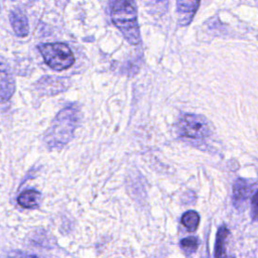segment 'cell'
<instances>
[{
    "mask_svg": "<svg viewBox=\"0 0 258 258\" xmlns=\"http://www.w3.org/2000/svg\"><path fill=\"white\" fill-rule=\"evenodd\" d=\"M79 121L77 106H70L55 116L50 127L44 135V141L48 148L55 149L64 146L73 138Z\"/></svg>",
    "mask_w": 258,
    "mask_h": 258,
    "instance_id": "1",
    "label": "cell"
},
{
    "mask_svg": "<svg viewBox=\"0 0 258 258\" xmlns=\"http://www.w3.org/2000/svg\"><path fill=\"white\" fill-rule=\"evenodd\" d=\"M110 14L114 25L129 43H140V32L134 0H110Z\"/></svg>",
    "mask_w": 258,
    "mask_h": 258,
    "instance_id": "2",
    "label": "cell"
},
{
    "mask_svg": "<svg viewBox=\"0 0 258 258\" xmlns=\"http://www.w3.org/2000/svg\"><path fill=\"white\" fill-rule=\"evenodd\" d=\"M38 50L46 64L54 71L67 70L75 62L74 53L66 43H42L38 45Z\"/></svg>",
    "mask_w": 258,
    "mask_h": 258,
    "instance_id": "3",
    "label": "cell"
},
{
    "mask_svg": "<svg viewBox=\"0 0 258 258\" xmlns=\"http://www.w3.org/2000/svg\"><path fill=\"white\" fill-rule=\"evenodd\" d=\"M179 136L189 139H205L210 136L209 121L202 115L185 113L181 115L177 123Z\"/></svg>",
    "mask_w": 258,
    "mask_h": 258,
    "instance_id": "4",
    "label": "cell"
},
{
    "mask_svg": "<svg viewBox=\"0 0 258 258\" xmlns=\"http://www.w3.org/2000/svg\"><path fill=\"white\" fill-rule=\"evenodd\" d=\"M70 87V80L58 77H43L36 85V90L40 95L55 96Z\"/></svg>",
    "mask_w": 258,
    "mask_h": 258,
    "instance_id": "5",
    "label": "cell"
},
{
    "mask_svg": "<svg viewBox=\"0 0 258 258\" xmlns=\"http://www.w3.org/2000/svg\"><path fill=\"white\" fill-rule=\"evenodd\" d=\"M15 90V83L9 66L0 57V103L8 101Z\"/></svg>",
    "mask_w": 258,
    "mask_h": 258,
    "instance_id": "6",
    "label": "cell"
},
{
    "mask_svg": "<svg viewBox=\"0 0 258 258\" xmlns=\"http://www.w3.org/2000/svg\"><path fill=\"white\" fill-rule=\"evenodd\" d=\"M201 0H176L177 20L179 25H187L196 14Z\"/></svg>",
    "mask_w": 258,
    "mask_h": 258,
    "instance_id": "7",
    "label": "cell"
},
{
    "mask_svg": "<svg viewBox=\"0 0 258 258\" xmlns=\"http://www.w3.org/2000/svg\"><path fill=\"white\" fill-rule=\"evenodd\" d=\"M10 22L17 36L24 37L28 34V21L25 14L20 10H14L10 13Z\"/></svg>",
    "mask_w": 258,
    "mask_h": 258,
    "instance_id": "8",
    "label": "cell"
},
{
    "mask_svg": "<svg viewBox=\"0 0 258 258\" xmlns=\"http://www.w3.org/2000/svg\"><path fill=\"white\" fill-rule=\"evenodd\" d=\"M40 195L38 191L34 189H27L22 191L17 199L18 204L25 209H33L36 208L39 204Z\"/></svg>",
    "mask_w": 258,
    "mask_h": 258,
    "instance_id": "9",
    "label": "cell"
},
{
    "mask_svg": "<svg viewBox=\"0 0 258 258\" xmlns=\"http://www.w3.org/2000/svg\"><path fill=\"white\" fill-rule=\"evenodd\" d=\"M181 224L189 232H194L200 224V216L195 211H188L184 213L181 217Z\"/></svg>",
    "mask_w": 258,
    "mask_h": 258,
    "instance_id": "10",
    "label": "cell"
},
{
    "mask_svg": "<svg viewBox=\"0 0 258 258\" xmlns=\"http://www.w3.org/2000/svg\"><path fill=\"white\" fill-rule=\"evenodd\" d=\"M229 234L228 229L225 226H222L218 233H217V240H216V245H215V256L216 257H221L224 256V242L226 241V238Z\"/></svg>",
    "mask_w": 258,
    "mask_h": 258,
    "instance_id": "11",
    "label": "cell"
},
{
    "mask_svg": "<svg viewBox=\"0 0 258 258\" xmlns=\"http://www.w3.org/2000/svg\"><path fill=\"white\" fill-rule=\"evenodd\" d=\"M233 192H234L235 202L245 200L248 195V184L246 183V181L241 178L237 179L236 182L234 183Z\"/></svg>",
    "mask_w": 258,
    "mask_h": 258,
    "instance_id": "12",
    "label": "cell"
},
{
    "mask_svg": "<svg viewBox=\"0 0 258 258\" xmlns=\"http://www.w3.org/2000/svg\"><path fill=\"white\" fill-rule=\"evenodd\" d=\"M199 239L195 236H190L187 238H184L180 241V248L184 251V253H186L187 255L194 253L198 247H199Z\"/></svg>",
    "mask_w": 258,
    "mask_h": 258,
    "instance_id": "13",
    "label": "cell"
},
{
    "mask_svg": "<svg viewBox=\"0 0 258 258\" xmlns=\"http://www.w3.org/2000/svg\"><path fill=\"white\" fill-rule=\"evenodd\" d=\"M251 207H252V216H253V218L258 220V190L252 197Z\"/></svg>",
    "mask_w": 258,
    "mask_h": 258,
    "instance_id": "14",
    "label": "cell"
}]
</instances>
